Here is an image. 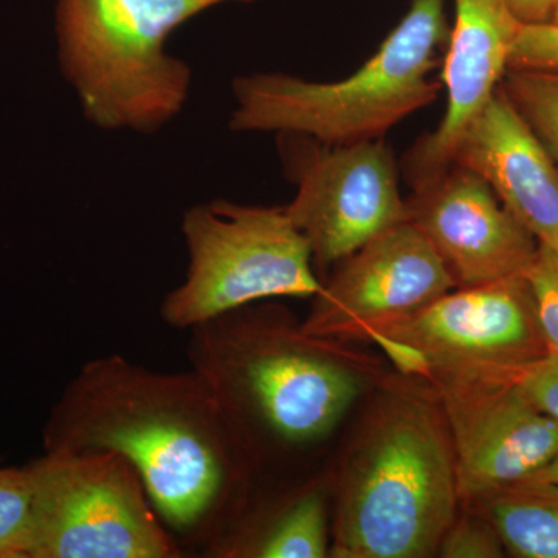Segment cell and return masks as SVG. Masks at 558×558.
Segmentation results:
<instances>
[{"label":"cell","mask_w":558,"mask_h":558,"mask_svg":"<svg viewBox=\"0 0 558 558\" xmlns=\"http://www.w3.org/2000/svg\"><path fill=\"white\" fill-rule=\"evenodd\" d=\"M407 209L458 288L523 275L538 248L486 180L461 165L413 190Z\"/></svg>","instance_id":"7c38bea8"},{"label":"cell","mask_w":558,"mask_h":558,"mask_svg":"<svg viewBox=\"0 0 558 558\" xmlns=\"http://www.w3.org/2000/svg\"><path fill=\"white\" fill-rule=\"evenodd\" d=\"M453 165L486 180L538 244L558 253V167L501 87L465 128Z\"/></svg>","instance_id":"5bb4252c"},{"label":"cell","mask_w":558,"mask_h":558,"mask_svg":"<svg viewBox=\"0 0 558 558\" xmlns=\"http://www.w3.org/2000/svg\"><path fill=\"white\" fill-rule=\"evenodd\" d=\"M558 0H508L510 11L521 25L546 24L553 21Z\"/></svg>","instance_id":"cb8c5ba5"},{"label":"cell","mask_w":558,"mask_h":558,"mask_svg":"<svg viewBox=\"0 0 558 558\" xmlns=\"http://www.w3.org/2000/svg\"><path fill=\"white\" fill-rule=\"evenodd\" d=\"M509 69L557 70L558 24L521 25L510 50Z\"/></svg>","instance_id":"44dd1931"},{"label":"cell","mask_w":558,"mask_h":558,"mask_svg":"<svg viewBox=\"0 0 558 558\" xmlns=\"http://www.w3.org/2000/svg\"><path fill=\"white\" fill-rule=\"evenodd\" d=\"M371 332L421 349L432 374L520 376L549 355L523 275L450 290L418 311L374 325L363 337Z\"/></svg>","instance_id":"9c48e42d"},{"label":"cell","mask_w":558,"mask_h":558,"mask_svg":"<svg viewBox=\"0 0 558 558\" xmlns=\"http://www.w3.org/2000/svg\"><path fill=\"white\" fill-rule=\"evenodd\" d=\"M501 538L490 521L480 517L457 519L444 537L439 557L447 558H498L505 556Z\"/></svg>","instance_id":"ffe728a7"},{"label":"cell","mask_w":558,"mask_h":558,"mask_svg":"<svg viewBox=\"0 0 558 558\" xmlns=\"http://www.w3.org/2000/svg\"><path fill=\"white\" fill-rule=\"evenodd\" d=\"M550 22H554V24H558V3H557L556 11H554L553 21H550Z\"/></svg>","instance_id":"484cf974"},{"label":"cell","mask_w":558,"mask_h":558,"mask_svg":"<svg viewBox=\"0 0 558 558\" xmlns=\"http://www.w3.org/2000/svg\"><path fill=\"white\" fill-rule=\"evenodd\" d=\"M499 87L558 167L557 70L508 69Z\"/></svg>","instance_id":"e0dca14e"},{"label":"cell","mask_w":558,"mask_h":558,"mask_svg":"<svg viewBox=\"0 0 558 558\" xmlns=\"http://www.w3.org/2000/svg\"><path fill=\"white\" fill-rule=\"evenodd\" d=\"M523 277L531 289L539 330L549 355L558 357V253L538 244Z\"/></svg>","instance_id":"d6986e66"},{"label":"cell","mask_w":558,"mask_h":558,"mask_svg":"<svg viewBox=\"0 0 558 558\" xmlns=\"http://www.w3.org/2000/svg\"><path fill=\"white\" fill-rule=\"evenodd\" d=\"M255 0H58L62 69L84 119L150 134L185 108L191 69L167 51L172 33L222 3Z\"/></svg>","instance_id":"5b68a950"},{"label":"cell","mask_w":558,"mask_h":558,"mask_svg":"<svg viewBox=\"0 0 558 558\" xmlns=\"http://www.w3.org/2000/svg\"><path fill=\"white\" fill-rule=\"evenodd\" d=\"M526 480L543 481V483L556 484L558 486V453L550 459L545 468L539 469L537 473H534V475L529 476Z\"/></svg>","instance_id":"d4e9b609"},{"label":"cell","mask_w":558,"mask_h":558,"mask_svg":"<svg viewBox=\"0 0 558 558\" xmlns=\"http://www.w3.org/2000/svg\"><path fill=\"white\" fill-rule=\"evenodd\" d=\"M513 557L558 558V486L523 480L481 501Z\"/></svg>","instance_id":"2e32d148"},{"label":"cell","mask_w":558,"mask_h":558,"mask_svg":"<svg viewBox=\"0 0 558 558\" xmlns=\"http://www.w3.org/2000/svg\"><path fill=\"white\" fill-rule=\"evenodd\" d=\"M517 377L429 376L453 444L461 501H484L534 475L558 453V422L526 398Z\"/></svg>","instance_id":"30bf717a"},{"label":"cell","mask_w":558,"mask_h":558,"mask_svg":"<svg viewBox=\"0 0 558 558\" xmlns=\"http://www.w3.org/2000/svg\"><path fill=\"white\" fill-rule=\"evenodd\" d=\"M365 339L376 343L395 363L396 368L402 371L403 374L422 376L425 379H428L429 374H432V363L421 349L379 332H371Z\"/></svg>","instance_id":"603a6c76"},{"label":"cell","mask_w":558,"mask_h":558,"mask_svg":"<svg viewBox=\"0 0 558 558\" xmlns=\"http://www.w3.org/2000/svg\"><path fill=\"white\" fill-rule=\"evenodd\" d=\"M32 498L31 464L0 469V558H25Z\"/></svg>","instance_id":"ac0fdd59"},{"label":"cell","mask_w":558,"mask_h":558,"mask_svg":"<svg viewBox=\"0 0 558 558\" xmlns=\"http://www.w3.org/2000/svg\"><path fill=\"white\" fill-rule=\"evenodd\" d=\"M454 21L447 40L440 83L447 108L438 130L418 140L402 161L411 189L439 178L453 165L459 138L495 97L509 69L521 24L508 0H453Z\"/></svg>","instance_id":"4fadbf2b"},{"label":"cell","mask_w":558,"mask_h":558,"mask_svg":"<svg viewBox=\"0 0 558 558\" xmlns=\"http://www.w3.org/2000/svg\"><path fill=\"white\" fill-rule=\"evenodd\" d=\"M182 234L185 281L160 304L170 328L190 330L258 301L307 299L323 289L310 242L286 207L205 202L186 209Z\"/></svg>","instance_id":"8992f818"},{"label":"cell","mask_w":558,"mask_h":558,"mask_svg":"<svg viewBox=\"0 0 558 558\" xmlns=\"http://www.w3.org/2000/svg\"><path fill=\"white\" fill-rule=\"evenodd\" d=\"M44 449L121 454L185 557H204L247 506L250 459L193 369L90 360L51 410Z\"/></svg>","instance_id":"6da1fadb"},{"label":"cell","mask_w":558,"mask_h":558,"mask_svg":"<svg viewBox=\"0 0 558 558\" xmlns=\"http://www.w3.org/2000/svg\"><path fill=\"white\" fill-rule=\"evenodd\" d=\"M446 2L410 0L379 50L347 78L318 83L288 73L238 76L231 130L300 135L329 146L384 138L438 98L442 83L432 75L450 35Z\"/></svg>","instance_id":"277c9868"},{"label":"cell","mask_w":558,"mask_h":558,"mask_svg":"<svg viewBox=\"0 0 558 558\" xmlns=\"http://www.w3.org/2000/svg\"><path fill=\"white\" fill-rule=\"evenodd\" d=\"M458 284L427 238L398 223L337 264L300 326L312 339H360L374 325L403 317Z\"/></svg>","instance_id":"8fae6325"},{"label":"cell","mask_w":558,"mask_h":558,"mask_svg":"<svg viewBox=\"0 0 558 558\" xmlns=\"http://www.w3.org/2000/svg\"><path fill=\"white\" fill-rule=\"evenodd\" d=\"M296 194L286 205L310 242L314 264L337 266L385 230L409 220L399 167L384 140L329 146L286 135Z\"/></svg>","instance_id":"ba28073f"},{"label":"cell","mask_w":558,"mask_h":558,"mask_svg":"<svg viewBox=\"0 0 558 558\" xmlns=\"http://www.w3.org/2000/svg\"><path fill=\"white\" fill-rule=\"evenodd\" d=\"M329 556L328 506L317 486L303 488L264 520L238 519L204 554L208 558Z\"/></svg>","instance_id":"9a60e30c"},{"label":"cell","mask_w":558,"mask_h":558,"mask_svg":"<svg viewBox=\"0 0 558 558\" xmlns=\"http://www.w3.org/2000/svg\"><path fill=\"white\" fill-rule=\"evenodd\" d=\"M521 391L543 413L558 422V357L548 355L517 377Z\"/></svg>","instance_id":"7402d4cb"},{"label":"cell","mask_w":558,"mask_h":558,"mask_svg":"<svg viewBox=\"0 0 558 558\" xmlns=\"http://www.w3.org/2000/svg\"><path fill=\"white\" fill-rule=\"evenodd\" d=\"M31 469L25 558L185 557L116 451H46Z\"/></svg>","instance_id":"52a82bcc"},{"label":"cell","mask_w":558,"mask_h":558,"mask_svg":"<svg viewBox=\"0 0 558 558\" xmlns=\"http://www.w3.org/2000/svg\"><path fill=\"white\" fill-rule=\"evenodd\" d=\"M459 501L453 444L440 405L398 396L381 407L343 470L330 556H438Z\"/></svg>","instance_id":"7a4b0ae2"},{"label":"cell","mask_w":558,"mask_h":558,"mask_svg":"<svg viewBox=\"0 0 558 558\" xmlns=\"http://www.w3.org/2000/svg\"><path fill=\"white\" fill-rule=\"evenodd\" d=\"M189 332L190 369L207 384L248 459L260 435L290 449L317 442L357 398L355 377L317 339L250 306Z\"/></svg>","instance_id":"3957f363"}]
</instances>
